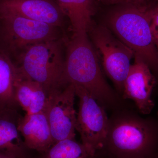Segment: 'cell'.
Here are the masks:
<instances>
[{
  "instance_id": "obj_5",
  "label": "cell",
  "mask_w": 158,
  "mask_h": 158,
  "mask_svg": "<svg viewBox=\"0 0 158 158\" xmlns=\"http://www.w3.org/2000/svg\"><path fill=\"white\" fill-rule=\"evenodd\" d=\"M66 36L63 29L46 23L0 13V48L15 60L30 46Z\"/></svg>"
},
{
  "instance_id": "obj_3",
  "label": "cell",
  "mask_w": 158,
  "mask_h": 158,
  "mask_svg": "<svg viewBox=\"0 0 158 158\" xmlns=\"http://www.w3.org/2000/svg\"><path fill=\"white\" fill-rule=\"evenodd\" d=\"M152 2L148 5L115 6L107 16L106 26L135 56L147 64L158 83V51L150 27Z\"/></svg>"
},
{
  "instance_id": "obj_13",
  "label": "cell",
  "mask_w": 158,
  "mask_h": 158,
  "mask_svg": "<svg viewBox=\"0 0 158 158\" xmlns=\"http://www.w3.org/2000/svg\"><path fill=\"white\" fill-rule=\"evenodd\" d=\"M14 94L19 106L21 107L27 114L46 112L50 98L45 89L39 83L22 73L19 69Z\"/></svg>"
},
{
  "instance_id": "obj_16",
  "label": "cell",
  "mask_w": 158,
  "mask_h": 158,
  "mask_svg": "<svg viewBox=\"0 0 158 158\" xmlns=\"http://www.w3.org/2000/svg\"><path fill=\"white\" fill-rule=\"evenodd\" d=\"M38 153L35 158H99L97 154L91 155L84 145L75 139L59 141L45 151Z\"/></svg>"
},
{
  "instance_id": "obj_21",
  "label": "cell",
  "mask_w": 158,
  "mask_h": 158,
  "mask_svg": "<svg viewBox=\"0 0 158 158\" xmlns=\"http://www.w3.org/2000/svg\"><path fill=\"white\" fill-rule=\"evenodd\" d=\"M0 158H6L2 156H0Z\"/></svg>"
},
{
  "instance_id": "obj_7",
  "label": "cell",
  "mask_w": 158,
  "mask_h": 158,
  "mask_svg": "<svg viewBox=\"0 0 158 158\" xmlns=\"http://www.w3.org/2000/svg\"><path fill=\"white\" fill-rule=\"evenodd\" d=\"M73 85L79 100L76 130L82 144L91 155L95 156L104 146L110 120L104 107L84 88Z\"/></svg>"
},
{
  "instance_id": "obj_19",
  "label": "cell",
  "mask_w": 158,
  "mask_h": 158,
  "mask_svg": "<svg viewBox=\"0 0 158 158\" xmlns=\"http://www.w3.org/2000/svg\"><path fill=\"white\" fill-rule=\"evenodd\" d=\"M98 155L99 158H109L106 155H105L103 154L102 153V152H98Z\"/></svg>"
},
{
  "instance_id": "obj_18",
  "label": "cell",
  "mask_w": 158,
  "mask_h": 158,
  "mask_svg": "<svg viewBox=\"0 0 158 158\" xmlns=\"http://www.w3.org/2000/svg\"><path fill=\"white\" fill-rule=\"evenodd\" d=\"M102 4L110 6H117L126 4L148 5L153 0H97Z\"/></svg>"
},
{
  "instance_id": "obj_6",
  "label": "cell",
  "mask_w": 158,
  "mask_h": 158,
  "mask_svg": "<svg viewBox=\"0 0 158 158\" xmlns=\"http://www.w3.org/2000/svg\"><path fill=\"white\" fill-rule=\"evenodd\" d=\"M88 33L104 72L122 94L135 54L106 26L92 24Z\"/></svg>"
},
{
  "instance_id": "obj_2",
  "label": "cell",
  "mask_w": 158,
  "mask_h": 158,
  "mask_svg": "<svg viewBox=\"0 0 158 158\" xmlns=\"http://www.w3.org/2000/svg\"><path fill=\"white\" fill-rule=\"evenodd\" d=\"M100 151L109 158H155L158 152L157 118L121 114L109 119Z\"/></svg>"
},
{
  "instance_id": "obj_17",
  "label": "cell",
  "mask_w": 158,
  "mask_h": 158,
  "mask_svg": "<svg viewBox=\"0 0 158 158\" xmlns=\"http://www.w3.org/2000/svg\"><path fill=\"white\" fill-rule=\"evenodd\" d=\"M150 27L154 42L158 51V0H154L151 5Z\"/></svg>"
},
{
  "instance_id": "obj_8",
  "label": "cell",
  "mask_w": 158,
  "mask_h": 158,
  "mask_svg": "<svg viewBox=\"0 0 158 158\" xmlns=\"http://www.w3.org/2000/svg\"><path fill=\"white\" fill-rule=\"evenodd\" d=\"M75 88L69 84L49 97L46 113L54 144L75 139L77 113L74 108Z\"/></svg>"
},
{
  "instance_id": "obj_11",
  "label": "cell",
  "mask_w": 158,
  "mask_h": 158,
  "mask_svg": "<svg viewBox=\"0 0 158 158\" xmlns=\"http://www.w3.org/2000/svg\"><path fill=\"white\" fill-rule=\"evenodd\" d=\"M18 128L29 150L43 152L55 144L45 113L20 115Z\"/></svg>"
},
{
  "instance_id": "obj_20",
  "label": "cell",
  "mask_w": 158,
  "mask_h": 158,
  "mask_svg": "<svg viewBox=\"0 0 158 158\" xmlns=\"http://www.w3.org/2000/svg\"><path fill=\"white\" fill-rule=\"evenodd\" d=\"M155 158H158V152L157 153L156 155V156Z\"/></svg>"
},
{
  "instance_id": "obj_9",
  "label": "cell",
  "mask_w": 158,
  "mask_h": 158,
  "mask_svg": "<svg viewBox=\"0 0 158 158\" xmlns=\"http://www.w3.org/2000/svg\"><path fill=\"white\" fill-rule=\"evenodd\" d=\"M134 59L125 81L122 95L123 99L134 101L140 113L148 115L155 106L152 95L157 81L146 63L139 57L135 56Z\"/></svg>"
},
{
  "instance_id": "obj_4",
  "label": "cell",
  "mask_w": 158,
  "mask_h": 158,
  "mask_svg": "<svg viewBox=\"0 0 158 158\" xmlns=\"http://www.w3.org/2000/svg\"><path fill=\"white\" fill-rule=\"evenodd\" d=\"M66 38L30 46L15 60L19 71L42 85L49 97L69 85L65 75Z\"/></svg>"
},
{
  "instance_id": "obj_1",
  "label": "cell",
  "mask_w": 158,
  "mask_h": 158,
  "mask_svg": "<svg viewBox=\"0 0 158 158\" xmlns=\"http://www.w3.org/2000/svg\"><path fill=\"white\" fill-rule=\"evenodd\" d=\"M65 75L67 84L81 86L104 107L115 106L118 98L102 73L88 33L73 34L65 40Z\"/></svg>"
},
{
  "instance_id": "obj_12",
  "label": "cell",
  "mask_w": 158,
  "mask_h": 158,
  "mask_svg": "<svg viewBox=\"0 0 158 158\" xmlns=\"http://www.w3.org/2000/svg\"><path fill=\"white\" fill-rule=\"evenodd\" d=\"M17 110L0 113V156L6 158H30L29 150L18 128Z\"/></svg>"
},
{
  "instance_id": "obj_14",
  "label": "cell",
  "mask_w": 158,
  "mask_h": 158,
  "mask_svg": "<svg viewBox=\"0 0 158 158\" xmlns=\"http://www.w3.org/2000/svg\"><path fill=\"white\" fill-rule=\"evenodd\" d=\"M97 0H56L62 13L69 19L73 34L88 33L93 24Z\"/></svg>"
},
{
  "instance_id": "obj_10",
  "label": "cell",
  "mask_w": 158,
  "mask_h": 158,
  "mask_svg": "<svg viewBox=\"0 0 158 158\" xmlns=\"http://www.w3.org/2000/svg\"><path fill=\"white\" fill-rule=\"evenodd\" d=\"M0 13L14 15L63 29L65 15L56 0H0Z\"/></svg>"
},
{
  "instance_id": "obj_15",
  "label": "cell",
  "mask_w": 158,
  "mask_h": 158,
  "mask_svg": "<svg viewBox=\"0 0 158 158\" xmlns=\"http://www.w3.org/2000/svg\"><path fill=\"white\" fill-rule=\"evenodd\" d=\"M18 69L9 54L0 48V113L17 110L15 98L14 85Z\"/></svg>"
}]
</instances>
